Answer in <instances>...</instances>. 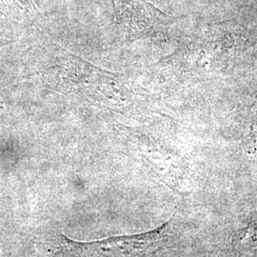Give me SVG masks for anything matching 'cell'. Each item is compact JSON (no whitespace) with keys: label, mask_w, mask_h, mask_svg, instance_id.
I'll list each match as a JSON object with an SVG mask.
<instances>
[{"label":"cell","mask_w":257,"mask_h":257,"mask_svg":"<svg viewBox=\"0 0 257 257\" xmlns=\"http://www.w3.org/2000/svg\"><path fill=\"white\" fill-rule=\"evenodd\" d=\"M256 43L257 35L245 28L218 25L185 41L173 60L184 74L205 78L227 69Z\"/></svg>","instance_id":"obj_1"},{"label":"cell","mask_w":257,"mask_h":257,"mask_svg":"<svg viewBox=\"0 0 257 257\" xmlns=\"http://www.w3.org/2000/svg\"><path fill=\"white\" fill-rule=\"evenodd\" d=\"M116 20L130 40L166 36L175 18L147 0H113Z\"/></svg>","instance_id":"obj_2"},{"label":"cell","mask_w":257,"mask_h":257,"mask_svg":"<svg viewBox=\"0 0 257 257\" xmlns=\"http://www.w3.org/2000/svg\"><path fill=\"white\" fill-rule=\"evenodd\" d=\"M243 143L248 155L257 154V88L252 93L245 117Z\"/></svg>","instance_id":"obj_3"},{"label":"cell","mask_w":257,"mask_h":257,"mask_svg":"<svg viewBox=\"0 0 257 257\" xmlns=\"http://www.w3.org/2000/svg\"><path fill=\"white\" fill-rule=\"evenodd\" d=\"M5 43V39L3 38V37H2V35L0 34V47L2 46L3 44Z\"/></svg>","instance_id":"obj_4"}]
</instances>
